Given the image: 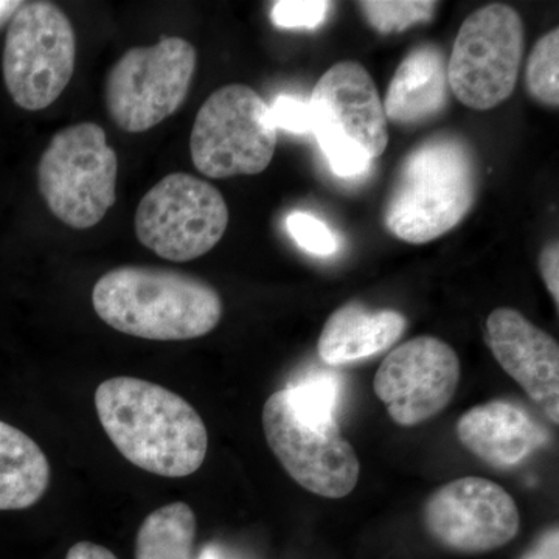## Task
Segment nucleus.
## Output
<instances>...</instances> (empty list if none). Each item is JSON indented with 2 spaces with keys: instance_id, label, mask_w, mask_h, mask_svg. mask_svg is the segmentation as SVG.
<instances>
[{
  "instance_id": "1",
  "label": "nucleus",
  "mask_w": 559,
  "mask_h": 559,
  "mask_svg": "<svg viewBox=\"0 0 559 559\" xmlns=\"http://www.w3.org/2000/svg\"><path fill=\"white\" fill-rule=\"evenodd\" d=\"M95 407L114 447L138 468L179 479L204 463L207 429L178 393L138 378H112L98 385Z\"/></svg>"
},
{
  "instance_id": "2",
  "label": "nucleus",
  "mask_w": 559,
  "mask_h": 559,
  "mask_svg": "<svg viewBox=\"0 0 559 559\" xmlns=\"http://www.w3.org/2000/svg\"><path fill=\"white\" fill-rule=\"evenodd\" d=\"M92 304L110 329L148 341L205 336L223 318L218 290L164 267L121 266L95 283Z\"/></svg>"
},
{
  "instance_id": "3",
  "label": "nucleus",
  "mask_w": 559,
  "mask_h": 559,
  "mask_svg": "<svg viewBox=\"0 0 559 559\" xmlns=\"http://www.w3.org/2000/svg\"><path fill=\"white\" fill-rule=\"evenodd\" d=\"M479 189L476 154L460 135L423 140L401 162L384 223L393 237L425 245L454 229L468 215Z\"/></svg>"
},
{
  "instance_id": "4",
  "label": "nucleus",
  "mask_w": 559,
  "mask_h": 559,
  "mask_svg": "<svg viewBox=\"0 0 559 559\" xmlns=\"http://www.w3.org/2000/svg\"><path fill=\"white\" fill-rule=\"evenodd\" d=\"M119 160L106 132L84 121L58 131L38 165V187L47 207L66 226H97L116 204Z\"/></svg>"
},
{
  "instance_id": "5",
  "label": "nucleus",
  "mask_w": 559,
  "mask_h": 559,
  "mask_svg": "<svg viewBox=\"0 0 559 559\" xmlns=\"http://www.w3.org/2000/svg\"><path fill=\"white\" fill-rule=\"evenodd\" d=\"M277 148L270 106L246 84L213 92L198 110L190 135L194 167L212 179L260 175Z\"/></svg>"
},
{
  "instance_id": "6",
  "label": "nucleus",
  "mask_w": 559,
  "mask_h": 559,
  "mask_svg": "<svg viewBox=\"0 0 559 559\" xmlns=\"http://www.w3.org/2000/svg\"><path fill=\"white\" fill-rule=\"evenodd\" d=\"M76 38L72 22L51 2L22 3L10 21L3 47L7 91L20 108H49L75 72Z\"/></svg>"
},
{
  "instance_id": "7",
  "label": "nucleus",
  "mask_w": 559,
  "mask_h": 559,
  "mask_svg": "<svg viewBox=\"0 0 559 559\" xmlns=\"http://www.w3.org/2000/svg\"><path fill=\"white\" fill-rule=\"evenodd\" d=\"M197 64V49L182 38L132 47L106 76L110 119L132 134L157 127L187 100Z\"/></svg>"
},
{
  "instance_id": "8",
  "label": "nucleus",
  "mask_w": 559,
  "mask_h": 559,
  "mask_svg": "<svg viewBox=\"0 0 559 559\" xmlns=\"http://www.w3.org/2000/svg\"><path fill=\"white\" fill-rule=\"evenodd\" d=\"M524 51L525 27L516 10L491 3L474 11L463 21L448 60L452 94L474 110L509 100Z\"/></svg>"
},
{
  "instance_id": "9",
  "label": "nucleus",
  "mask_w": 559,
  "mask_h": 559,
  "mask_svg": "<svg viewBox=\"0 0 559 559\" xmlns=\"http://www.w3.org/2000/svg\"><path fill=\"white\" fill-rule=\"evenodd\" d=\"M135 235L162 259L186 263L205 255L229 226V207L207 180L171 173L140 201Z\"/></svg>"
},
{
  "instance_id": "10",
  "label": "nucleus",
  "mask_w": 559,
  "mask_h": 559,
  "mask_svg": "<svg viewBox=\"0 0 559 559\" xmlns=\"http://www.w3.org/2000/svg\"><path fill=\"white\" fill-rule=\"evenodd\" d=\"M267 444L286 473L300 487L329 499H342L359 479V460L336 425L312 426L297 417L286 390L263 407Z\"/></svg>"
},
{
  "instance_id": "11",
  "label": "nucleus",
  "mask_w": 559,
  "mask_h": 559,
  "mask_svg": "<svg viewBox=\"0 0 559 559\" xmlns=\"http://www.w3.org/2000/svg\"><path fill=\"white\" fill-rule=\"evenodd\" d=\"M459 380L457 353L437 337L419 336L389 353L373 388L396 425L417 426L451 403Z\"/></svg>"
},
{
  "instance_id": "12",
  "label": "nucleus",
  "mask_w": 559,
  "mask_h": 559,
  "mask_svg": "<svg viewBox=\"0 0 559 559\" xmlns=\"http://www.w3.org/2000/svg\"><path fill=\"white\" fill-rule=\"evenodd\" d=\"M425 524L443 546L481 554L506 546L518 535L520 511L496 481L462 477L430 496L425 506Z\"/></svg>"
},
{
  "instance_id": "13",
  "label": "nucleus",
  "mask_w": 559,
  "mask_h": 559,
  "mask_svg": "<svg viewBox=\"0 0 559 559\" xmlns=\"http://www.w3.org/2000/svg\"><path fill=\"white\" fill-rule=\"evenodd\" d=\"M310 106L314 128H333L362 146L371 159L388 148L384 106L377 84L359 62L342 61L326 70L312 91Z\"/></svg>"
},
{
  "instance_id": "14",
  "label": "nucleus",
  "mask_w": 559,
  "mask_h": 559,
  "mask_svg": "<svg viewBox=\"0 0 559 559\" xmlns=\"http://www.w3.org/2000/svg\"><path fill=\"white\" fill-rule=\"evenodd\" d=\"M485 337L500 367L558 423L557 341L513 308H496L488 316Z\"/></svg>"
},
{
  "instance_id": "15",
  "label": "nucleus",
  "mask_w": 559,
  "mask_h": 559,
  "mask_svg": "<svg viewBox=\"0 0 559 559\" xmlns=\"http://www.w3.org/2000/svg\"><path fill=\"white\" fill-rule=\"evenodd\" d=\"M457 437L476 457L499 468L518 465L549 440L527 412L509 401L480 404L462 415Z\"/></svg>"
},
{
  "instance_id": "16",
  "label": "nucleus",
  "mask_w": 559,
  "mask_h": 559,
  "mask_svg": "<svg viewBox=\"0 0 559 559\" xmlns=\"http://www.w3.org/2000/svg\"><path fill=\"white\" fill-rule=\"evenodd\" d=\"M450 98L448 60L437 44L426 43L406 55L390 81L382 103L388 121L415 127L436 119Z\"/></svg>"
},
{
  "instance_id": "17",
  "label": "nucleus",
  "mask_w": 559,
  "mask_h": 559,
  "mask_svg": "<svg viewBox=\"0 0 559 559\" xmlns=\"http://www.w3.org/2000/svg\"><path fill=\"white\" fill-rule=\"evenodd\" d=\"M406 325V318L399 311H371L359 304L345 305L330 316L320 333V359L340 366L371 358L399 342Z\"/></svg>"
},
{
  "instance_id": "18",
  "label": "nucleus",
  "mask_w": 559,
  "mask_h": 559,
  "mask_svg": "<svg viewBox=\"0 0 559 559\" xmlns=\"http://www.w3.org/2000/svg\"><path fill=\"white\" fill-rule=\"evenodd\" d=\"M50 485V463L27 433L0 421V511L31 509Z\"/></svg>"
},
{
  "instance_id": "19",
  "label": "nucleus",
  "mask_w": 559,
  "mask_h": 559,
  "mask_svg": "<svg viewBox=\"0 0 559 559\" xmlns=\"http://www.w3.org/2000/svg\"><path fill=\"white\" fill-rule=\"evenodd\" d=\"M197 516L186 502H173L140 525L135 559H193Z\"/></svg>"
},
{
  "instance_id": "20",
  "label": "nucleus",
  "mask_w": 559,
  "mask_h": 559,
  "mask_svg": "<svg viewBox=\"0 0 559 559\" xmlns=\"http://www.w3.org/2000/svg\"><path fill=\"white\" fill-rule=\"evenodd\" d=\"M297 417L312 426L336 425L334 412L341 396V382L329 373H311L285 389Z\"/></svg>"
},
{
  "instance_id": "21",
  "label": "nucleus",
  "mask_w": 559,
  "mask_h": 559,
  "mask_svg": "<svg viewBox=\"0 0 559 559\" xmlns=\"http://www.w3.org/2000/svg\"><path fill=\"white\" fill-rule=\"evenodd\" d=\"M559 31L555 28L535 44L527 62L525 83L536 102L550 108L559 105Z\"/></svg>"
},
{
  "instance_id": "22",
  "label": "nucleus",
  "mask_w": 559,
  "mask_h": 559,
  "mask_svg": "<svg viewBox=\"0 0 559 559\" xmlns=\"http://www.w3.org/2000/svg\"><path fill=\"white\" fill-rule=\"evenodd\" d=\"M358 5L374 31L389 35L432 20L439 3L428 0H367Z\"/></svg>"
},
{
  "instance_id": "23",
  "label": "nucleus",
  "mask_w": 559,
  "mask_h": 559,
  "mask_svg": "<svg viewBox=\"0 0 559 559\" xmlns=\"http://www.w3.org/2000/svg\"><path fill=\"white\" fill-rule=\"evenodd\" d=\"M312 134L331 165L341 178H353L369 170L371 157L362 146L329 127H316Z\"/></svg>"
},
{
  "instance_id": "24",
  "label": "nucleus",
  "mask_w": 559,
  "mask_h": 559,
  "mask_svg": "<svg viewBox=\"0 0 559 559\" xmlns=\"http://www.w3.org/2000/svg\"><path fill=\"white\" fill-rule=\"evenodd\" d=\"M288 230L300 248L314 255L326 257L337 250L333 231L322 221L308 213L296 212L289 215Z\"/></svg>"
},
{
  "instance_id": "25",
  "label": "nucleus",
  "mask_w": 559,
  "mask_h": 559,
  "mask_svg": "<svg viewBox=\"0 0 559 559\" xmlns=\"http://www.w3.org/2000/svg\"><path fill=\"white\" fill-rule=\"evenodd\" d=\"M331 3L323 0H280L271 17L282 28H316L325 21Z\"/></svg>"
},
{
  "instance_id": "26",
  "label": "nucleus",
  "mask_w": 559,
  "mask_h": 559,
  "mask_svg": "<svg viewBox=\"0 0 559 559\" xmlns=\"http://www.w3.org/2000/svg\"><path fill=\"white\" fill-rule=\"evenodd\" d=\"M270 120L275 130L293 132V134H310L314 130V117L310 103L299 98L280 95L270 106Z\"/></svg>"
},
{
  "instance_id": "27",
  "label": "nucleus",
  "mask_w": 559,
  "mask_h": 559,
  "mask_svg": "<svg viewBox=\"0 0 559 559\" xmlns=\"http://www.w3.org/2000/svg\"><path fill=\"white\" fill-rule=\"evenodd\" d=\"M540 275L547 289L554 297L557 307L559 305V245L551 241L543 249L539 257Z\"/></svg>"
},
{
  "instance_id": "28",
  "label": "nucleus",
  "mask_w": 559,
  "mask_h": 559,
  "mask_svg": "<svg viewBox=\"0 0 559 559\" xmlns=\"http://www.w3.org/2000/svg\"><path fill=\"white\" fill-rule=\"evenodd\" d=\"M66 559H119L106 547L98 546V544L76 543L75 546L70 547L68 557Z\"/></svg>"
},
{
  "instance_id": "29",
  "label": "nucleus",
  "mask_w": 559,
  "mask_h": 559,
  "mask_svg": "<svg viewBox=\"0 0 559 559\" xmlns=\"http://www.w3.org/2000/svg\"><path fill=\"white\" fill-rule=\"evenodd\" d=\"M559 535L558 530H550L544 538L524 559H558Z\"/></svg>"
},
{
  "instance_id": "30",
  "label": "nucleus",
  "mask_w": 559,
  "mask_h": 559,
  "mask_svg": "<svg viewBox=\"0 0 559 559\" xmlns=\"http://www.w3.org/2000/svg\"><path fill=\"white\" fill-rule=\"evenodd\" d=\"M22 3L20 0H0V28L13 20L16 11L21 9Z\"/></svg>"
},
{
  "instance_id": "31",
  "label": "nucleus",
  "mask_w": 559,
  "mask_h": 559,
  "mask_svg": "<svg viewBox=\"0 0 559 559\" xmlns=\"http://www.w3.org/2000/svg\"><path fill=\"white\" fill-rule=\"evenodd\" d=\"M198 559H238L235 558L234 555H230L229 551L221 547L219 544H209L204 549L201 550L200 557Z\"/></svg>"
}]
</instances>
